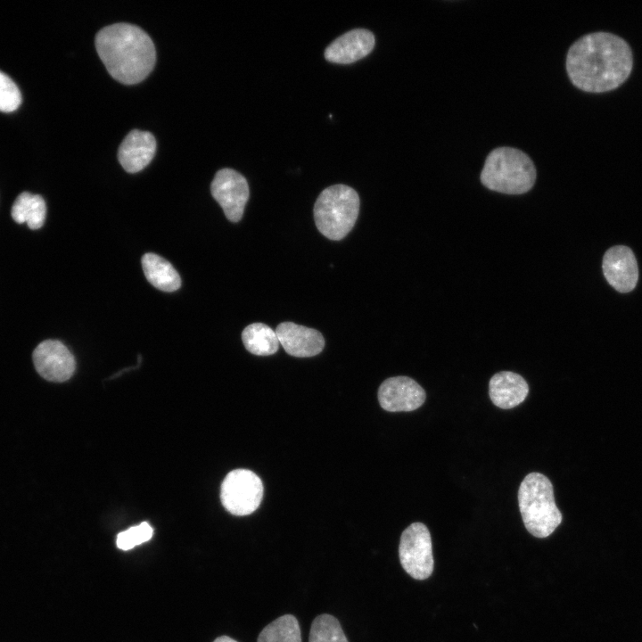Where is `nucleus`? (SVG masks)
I'll return each mask as SVG.
<instances>
[{"label": "nucleus", "instance_id": "nucleus-12", "mask_svg": "<svg viewBox=\"0 0 642 642\" xmlns=\"http://www.w3.org/2000/svg\"><path fill=\"white\" fill-rule=\"evenodd\" d=\"M276 333L284 350L293 357H313L325 347V339L320 332L292 322L280 323Z\"/></svg>", "mask_w": 642, "mask_h": 642}, {"label": "nucleus", "instance_id": "nucleus-1", "mask_svg": "<svg viewBox=\"0 0 642 642\" xmlns=\"http://www.w3.org/2000/svg\"><path fill=\"white\" fill-rule=\"evenodd\" d=\"M632 52L621 37L609 32L582 36L569 48L565 67L571 82L588 93L611 91L629 77Z\"/></svg>", "mask_w": 642, "mask_h": 642}, {"label": "nucleus", "instance_id": "nucleus-13", "mask_svg": "<svg viewBox=\"0 0 642 642\" xmlns=\"http://www.w3.org/2000/svg\"><path fill=\"white\" fill-rule=\"evenodd\" d=\"M374 46V34L365 29H355L333 41L325 51V58L340 64L352 63L370 54Z\"/></svg>", "mask_w": 642, "mask_h": 642}, {"label": "nucleus", "instance_id": "nucleus-19", "mask_svg": "<svg viewBox=\"0 0 642 642\" xmlns=\"http://www.w3.org/2000/svg\"><path fill=\"white\" fill-rule=\"evenodd\" d=\"M257 642H301L297 619L292 614L278 617L261 630Z\"/></svg>", "mask_w": 642, "mask_h": 642}, {"label": "nucleus", "instance_id": "nucleus-23", "mask_svg": "<svg viewBox=\"0 0 642 642\" xmlns=\"http://www.w3.org/2000/svg\"><path fill=\"white\" fill-rule=\"evenodd\" d=\"M214 642H237V641L229 637L222 636V637L216 638L214 640Z\"/></svg>", "mask_w": 642, "mask_h": 642}, {"label": "nucleus", "instance_id": "nucleus-14", "mask_svg": "<svg viewBox=\"0 0 642 642\" xmlns=\"http://www.w3.org/2000/svg\"><path fill=\"white\" fill-rule=\"evenodd\" d=\"M155 151L156 140L152 134L134 129L120 144L118 160L127 172L136 173L151 162Z\"/></svg>", "mask_w": 642, "mask_h": 642}, {"label": "nucleus", "instance_id": "nucleus-2", "mask_svg": "<svg viewBox=\"0 0 642 642\" xmlns=\"http://www.w3.org/2000/svg\"><path fill=\"white\" fill-rule=\"evenodd\" d=\"M95 42L107 71L120 83H139L154 67V45L148 34L136 25L121 22L104 27L96 34Z\"/></svg>", "mask_w": 642, "mask_h": 642}, {"label": "nucleus", "instance_id": "nucleus-17", "mask_svg": "<svg viewBox=\"0 0 642 642\" xmlns=\"http://www.w3.org/2000/svg\"><path fill=\"white\" fill-rule=\"evenodd\" d=\"M11 214L15 222H26L30 229H38L44 225L45 218V200L39 194L23 192L14 201Z\"/></svg>", "mask_w": 642, "mask_h": 642}, {"label": "nucleus", "instance_id": "nucleus-11", "mask_svg": "<svg viewBox=\"0 0 642 642\" xmlns=\"http://www.w3.org/2000/svg\"><path fill=\"white\" fill-rule=\"evenodd\" d=\"M602 268L606 281L620 292H629L637 284V261L632 251L627 246L617 245L607 250L603 258Z\"/></svg>", "mask_w": 642, "mask_h": 642}, {"label": "nucleus", "instance_id": "nucleus-22", "mask_svg": "<svg viewBox=\"0 0 642 642\" xmlns=\"http://www.w3.org/2000/svg\"><path fill=\"white\" fill-rule=\"evenodd\" d=\"M21 103V95L16 84L0 70V111L11 112Z\"/></svg>", "mask_w": 642, "mask_h": 642}, {"label": "nucleus", "instance_id": "nucleus-5", "mask_svg": "<svg viewBox=\"0 0 642 642\" xmlns=\"http://www.w3.org/2000/svg\"><path fill=\"white\" fill-rule=\"evenodd\" d=\"M359 211L358 193L346 185L324 189L314 205V219L318 231L330 240L344 238L353 228Z\"/></svg>", "mask_w": 642, "mask_h": 642}, {"label": "nucleus", "instance_id": "nucleus-15", "mask_svg": "<svg viewBox=\"0 0 642 642\" xmlns=\"http://www.w3.org/2000/svg\"><path fill=\"white\" fill-rule=\"evenodd\" d=\"M528 393L529 386L524 378L511 371L495 374L489 383V394L492 403L503 409L518 406L526 399Z\"/></svg>", "mask_w": 642, "mask_h": 642}, {"label": "nucleus", "instance_id": "nucleus-20", "mask_svg": "<svg viewBox=\"0 0 642 642\" xmlns=\"http://www.w3.org/2000/svg\"><path fill=\"white\" fill-rule=\"evenodd\" d=\"M309 642H349L339 621L330 614L317 616L310 628Z\"/></svg>", "mask_w": 642, "mask_h": 642}, {"label": "nucleus", "instance_id": "nucleus-8", "mask_svg": "<svg viewBox=\"0 0 642 642\" xmlns=\"http://www.w3.org/2000/svg\"><path fill=\"white\" fill-rule=\"evenodd\" d=\"M210 191L226 218L231 222H238L243 215L250 195L245 177L232 169H222L216 173Z\"/></svg>", "mask_w": 642, "mask_h": 642}, {"label": "nucleus", "instance_id": "nucleus-21", "mask_svg": "<svg viewBox=\"0 0 642 642\" xmlns=\"http://www.w3.org/2000/svg\"><path fill=\"white\" fill-rule=\"evenodd\" d=\"M153 530L147 522L128 528L118 534L116 544L119 549L129 550L141 545L152 537Z\"/></svg>", "mask_w": 642, "mask_h": 642}, {"label": "nucleus", "instance_id": "nucleus-6", "mask_svg": "<svg viewBox=\"0 0 642 642\" xmlns=\"http://www.w3.org/2000/svg\"><path fill=\"white\" fill-rule=\"evenodd\" d=\"M264 493L260 478L251 470L235 469L225 477L220 489L224 507L232 514L248 515L259 506Z\"/></svg>", "mask_w": 642, "mask_h": 642}, {"label": "nucleus", "instance_id": "nucleus-18", "mask_svg": "<svg viewBox=\"0 0 642 642\" xmlns=\"http://www.w3.org/2000/svg\"><path fill=\"white\" fill-rule=\"evenodd\" d=\"M242 340L245 349L257 356L276 353L280 343L276 331L263 323L247 325L242 333Z\"/></svg>", "mask_w": 642, "mask_h": 642}, {"label": "nucleus", "instance_id": "nucleus-16", "mask_svg": "<svg viewBox=\"0 0 642 642\" xmlns=\"http://www.w3.org/2000/svg\"><path fill=\"white\" fill-rule=\"evenodd\" d=\"M142 268L148 282L163 292L180 288L181 279L174 267L162 257L148 252L143 255Z\"/></svg>", "mask_w": 642, "mask_h": 642}, {"label": "nucleus", "instance_id": "nucleus-7", "mask_svg": "<svg viewBox=\"0 0 642 642\" xmlns=\"http://www.w3.org/2000/svg\"><path fill=\"white\" fill-rule=\"evenodd\" d=\"M399 556L403 569L416 580H425L433 571L432 539L422 523H413L401 534Z\"/></svg>", "mask_w": 642, "mask_h": 642}, {"label": "nucleus", "instance_id": "nucleus-10", "mask_svg": "<svg viewBox=\"0 0 642 642\" xmlns=\"http://www.w3.org/2000/svg\"><path fill=\"white\" fill-rule=\"evenodd\" d=\"M425 398L421 385L407 376L390 377L378 389L379 403L389 412L416 410L424 404Z\"/></svg>", "mask_w": 642, "mask_h": 642}, {"label": "nucleus", "instance_id": "nucleus-9", "mask_svg": "<svg viewBox=\"0 0 642 642\" xmlns=\"http://www.w3.org/2000/svg\"><path fill=\"white\" fill-rule=\"evenodd\" d=\"M33 362L37 373L45 380L62 383L70 379L76 362L69 349L57 340H45L33 351Z\"/></svg>", "mask_w": 642, "mask_h": 642}, {"label": "nucleus", "instance_id": "nucleus-4", "mask_svg": "<svg viewBox=\"0 0 642 642\" xmlns=\"http://www.w3.org/2000/svg\"><path fill=\"white\" fill-rule=\"evenodd\" d=\"M519 509L526 530L536 538H547L560 525L562 513L555 502L553 485L540 473H531L518 490Z\"/></svg>", "mask_w": 642, "mask_h": 642}, {"label": "nucleus", "instance_id": "nucleus-3", "mask_svg": "<svg viewBox=\"0 0 642 642\" xmlns=\"http://www.w3.org/2000/svg\"><path fill=\"white\" fill-rule=\"evenodd\" d=\"M480 179L490 190L506 194H522L534 185L536 169L531 159L523 151L502 146L488 154Z\"/></svg>", "mask_w": 642, "mask_h": 642}]
</instances>
